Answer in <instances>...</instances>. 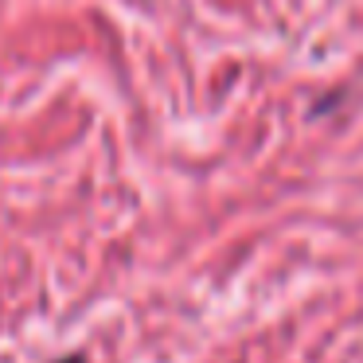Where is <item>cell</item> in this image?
<instances>
[{
  "instance_id": "cell-1",
  "label": "cell",
  "mask_w": 363,
  "mask_h": 363,
  "mask_svg": "<svg viewBox=\"0 0 363 363\" xmlns=\"http://www.w3.org/2000/svg\"><path fill=\"white\" fill-rule=\"evenodd\" d=\"M55 363H82V355H67V359H55Z\"/></svg>"
}]
</instances>
